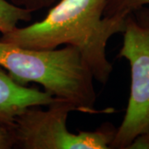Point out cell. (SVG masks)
I'll return each mask as SVG.
<instances>
[{"mask_svg": "<svg viewBox=\"0 0 149 149\" xmlns=\"http://www.w3.org/2000/svg\"><path fill=\"white\" fill-rule=\"evenodd\" d=\"M107 0H60L41 21L15 27L2 34L0 41L31 49L76 47L95 80L105 84L113 65L106 56L109 40L122 33L125 17L104 16Z\"/></svg>", "mask_w": 149, "mask_h": 149, "instance_id": "obj_1", "label": "cell"}, {"mask_svg": "<svg viewBox=\"0 0 149 149\" xmlns=\"http://www.w3.org/2000/svg\"><path fill=\"white\" fill-rule=\"evenodd\" d=\"M0 66L17 83L35 82L55 98L73 103L81 113L96 110L94 76L79 50L66 45L61 49H31L0 41Z\"/></svg>", "mask_w": 149, "mask_h": 149, "instance_id": "obj_2", "label": "cell"}, {"mask_svg": "<svg viewBox=\"0 0 149 149\" xmlns=\"http://www.w3.org/2000/svg\"><path fill=\"white\" fill-rule=\"evenodd\" d=\"M27 108L9 126L14 148L22 149H109L117 128L105 123L95 131L68 130L69 114L80 111L73 103L55 98L47 105Z\"/></svg>", "mask_w": 149, "mask_h": 149, "instance_id": "obj_3", "label": "cell"}, {"mask_svg": "<svg viewBox=\"0 0 149 149\" xmlns=\"http://www.w3.org/2000/svg\"><path fill=\"white\" fill-rule=\"evenodd\" d=\"M122 33L118 57L129 63L131 85L127 109L110 147L114 149H127L138 135L149 133V6L128 13Z\"/></svg>", "mask_w": 149, "mask_h": 149, "instance_id": "obj_4", "label": "cell"}, {"mask_svg": "<svg viewBox=\"0 0 149 149\" xmlns=\"http://www.w3.org/2000/svg\"><path fill=\"white\" fill-rule=\"evenodd\" d=\"M55 97L47 91L17 83L0 66V122L13 123L17 115L32 106H47Z\"/></svg>", "mask_w": 149, "mask_h": 149, "instance_id": "obj_5", "label": "cell"}, {"mask_svg": "<svg viewBox=\"0 0 149 149\" xmlns=\"http://www.w3.org/2000/svg\"><path fill=\"white\" fill-rule=\"evenodd\" d=\"M32 13L8 0H0V32L6 34L17 27L19 22H29Z\"/></svg>", "mask_w": 149, "mask_h": 149, "instance_id": "obj_6", "label": "cell"}, {"mask_svg": "<svg viewBox=\"0 0 149 149\" xmlns=\"http://www.w3.org/2000/svg\"><path fill=\"white\" fill-rule=\"evenodd\" d=\"M144 6H149V0H107L104 16L125 17L131 12Z\"/></svg>", "mask_w": 149, "mask_h": 149, "instance_id": "obj_7", "label": "cell"}, {"mask_svg": "<svg viewBox=\"0 0 149 149\" xmlns=\"http://www.w3.org/2000/svg\"><path fill=\"white\" fill-rule=\"evenodd\" d=\"M11 3L33 13L47 7H51L56 0H10Z\"/></svg>", "mask_w": 149, "mask_h": 149, "instance_id": "obj_8", "label": "cell"}, {"mask_svg": "<svg viewBox=\"0 0 149 149\" xmlns=\"http://www.w3.org/2000/svg\"><path fill=\"white\" fill-rule=\"evenodd\" d=\"M13 148H14V143L10 128L0 122V149H10Z\"/></svg>", "mask_w": 149, "mask_h": 149, "instance_id": "obj_9", "label": "cell"}, {"mask_svg": "<svg viewBox=\"0 0 149 149\" xmlns=\"http://www.w3.org/2000/svg\"><path fill=\"white\" fill-rule=\"evenodd\" d=\"M127 149H149V133L138 135Z\"/></svg>", "mask_w": 149, "mask_h": 149, "instance_id": "obj_10", "label": "cell"}]
</instances>
